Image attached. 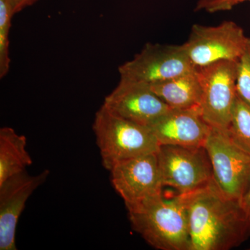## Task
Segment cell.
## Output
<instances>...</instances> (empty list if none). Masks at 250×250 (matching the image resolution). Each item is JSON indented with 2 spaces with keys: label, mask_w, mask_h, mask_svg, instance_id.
Instances as JSON below:
<instances>
[{
  "label": "cell",
  "mask_w": 250,
  "mask_h": 250,
  "mask_svg": "<svg viewBox=\"0 0 250 250\" xmlns=\"http://www.w3.org/2000/svg\"><path fill=\"white\" fill-rule=\"evenodd\" d=\"M237 95L250 106V38L237 62Z\"/></svg>",
  "instance_id": "e0dca14e"
},
{
  "label": "cell",
  "mask_w": 250,
  "mask_h": 250,
  "mask_svg": "<svg viewBox=\"0 0 250 250\" xmlns=\"http://www.w3.org/2000/svg\"><path fill=\"white\" fill-rule=\"evenodd\" d=\"M103 105L117 116L147 126L170 109L149 85L123 80L105 98Z\"/></svg>",
  "instance_id": "8fae6325"
},
{
  "label": "cell",
  "mask_w": 250,
  "mask_h": 250,
  "mask_svg": "<svg viewBox=\"0 0 250 250\" xmlns=\"http://www.w3.org/2000/svg\"><path fill=\"white\" fill-rule=\"evenodd\" d=\"M159 146L205 147L210 126L199 109H172L149 126Z\"/></svg>",
  "instance_id": "7c38bea8"
},
{
  "label": "cell",
  "mask_w": 250,
  "mask_h": 250,
  "mask_svg": "<svg viewBox=\"0 0 250 250\" xmlns=\"http://www.w3.org/2000/svg\"><path fill=\"white\" fill-rule=\"evenodd\" d=\"M246 1H250V0H246Z\"/></svg>",
  "instance_id": "44dd1931"
},
{
  "label": "cell",
  "mask_w": 250,
  "mask_h": 250,
  "mask_svg": "<svg viewBox=\"0 0 250 250\" xmlns=\"http://www.w3.org/2000/svg\"><path fill=\"white\" fill-rule=\"evenodd\" d=\"M14 16L9 0H0V78L7 75L11 60L9 57V32L11 19Z\"/></svg>",
  "instance_id": "2e32d148"
},
{
  "label": "cell",
  "mask_w": 250,
  "mask_h": 250,
  "mask_svg": "<svg viewBox=\"0 0 250 250\" xmlns=\"http://www.w3.org/2000/svg\"><path fill=\"white\" fill-rule=\"evenodd\" d=\"M246 0H198L197 11H205L208 13L229 11L236 5Z\"/></svg>",
  "instance_id": "ac0fdd59"
},
{
  "label": "cell",
  "mask_w": 250,
  "mask_h": 250,
  "mask_svg": "<svg viewBox=\"0 0 250 250\" xmlns=\"http://www.w3.org/2000/svg\"><path fill=\"white\" fill-rule=\"evenodd\" d=\"M27 138L8 126L0 129V184L26 171L32 164L27 150Z\"/></svg>",
  "instance_id": "5bb4252c"
},
{
  "label": "cell",
  "mask_w": 250,
  "mask_h": 250,
  "mask_svg": "<svg viewBox=\"0 0 250 250\" xmlns=\"http://www.w3.org/2000/svg\"><path fill=\"white\" fill-rule=\"evenodd\" d=\"M161 185L186 195L206 187L213 179L205 147L163 145L156 152Z\"/></svg>",
  "instance_id": "277c9868"
},
{
  "label": "cell",
  "mask_w": 250,
  "mask_h": 250,
  "mask_svg": "<svg viewBox=\"0 0 250 250\" xmlns=\"http://www.w3.org/2000/svg\"><path fill=\"white\" fill-rule=\"evenodd\" d=\"M150 88L172 109L200 110L202 85L196 67Z\"/></svg>",
  "instance_id": "4fadbf2b"
},
{
  "label": "cell",
  "mask_w": 250,
  "mask_h": 250,
  "mask_svg": "<svg viewBox=\"0 0 250 250\" xmlns=\"http://www.w3.org/2000/svg\"><path fill=\"white\" fill-rule=\"evenodd\" d=\"M241 201L243 208L246 210L247 214L250 218V184L249 188L247 190L246 194L242 197Z\"/></svg>",
  "instance_id": "ffe728a7"
},
{
  "label": "cell",
  "mask_w": 250,
  "mask_h": 250,
  "mask_svg": "<svg viewBox=\"0 0 250 250\" xmlns=\"http://www.w3.org/2000/svg\"><path fill=\"white\" fill-rule=\"evenodd\" d=\"M109 171L112 185L126 207L162 192L156 153L122 161Z\"/></svg>",
  "instance_id": "9c48e42d"
},
{
  "label": "cell",
  "mask_w": 250,
  "mask_h": 250,
  "mask_svg": "<svg viewBox=\"0 0 250 250\" xmlns=\"http://www.w3.org/2000/svg\"><path fill=\"white\" fill-rule=\"evenodd\" d=\"M14 15L21 12L28 6L35 4L39 0H9Z\"/></svg>",
  "instance_id": "d6986e66"
},
{
  "label": "cell",
  "mask_w": 250,
  "mask_h": 250,
  "mask_svg": "<svg viewBox=\"0 0 250 250\" xmlns=\"http://www.w3.org/2000/svg\"><path fill=\"white\" fill-rule=\"evenodd\" d=\"M93 129L108 171L122 161L156 153L160 146L149 126L117 116L104 105L95 114Z\"/></svg>",
  "instance_id": "3957f363"
},
{
  "label": "cell",
  "mask_w": 250,
  "mask_h": 250,
  "mask_svg": "<svg viewBox=\"0 0 250 250\" xmlns=\"http://www.w3.org/2000/svg\"><path fill=\"white\" fill-rule=\"evenodd\" d=\"M237 62L224 61L196 67L202 85L200 111L210 126L228 129L229 125L237 98Z\"/></svg>",
  "instance_id": "ba28073f"
},
{
  "label": "cell",
  "mask_w": 250,
  "mask_h": 250,
  "mask_svg": "<svg viewBox=\"0 0 250 250\" xmlns=\"http://www.w3.org/2000/svg\"><path fill=\"white\" fill-rule=\"evenodd\" d=\"M131 228L159 250H190L188 216L183 195L166 199L162 192L126 206Z\"/></svg>",
  "instance_id": "7a4b0ae2"
},
{
  "label": "cell",
  "mask_w": 250,
  "mask_h": 250,
  "mask_svg": "<svg viewBox=\"0 0 250 250\" xmlns=\"http://www.w3.org/2000/svg\"><path fill=\"white\" fill-rule=\"evenodd\" d=\"M193 68L183 45L147 43L132 60L121 65L118 70L121 80L150 86Z\"/></svg>",
  "instance_id": "52a82bcc"
},
{
  "label": "cell",
  "mask_w": 250,
  "mask_h": 250,
  "mask_svg": "<svg viewBox=\"0 0 250 250\" xmlns=\"http://www.w3.org/2000/svg\"><path fill=\"white\" fill-rule=\"evenodd\" d=\"M205 147L219 188L228 196L241 200L250 184V153L231 139L228 129L214 126Z\"/></svg>",
  "instance_id": "5b68a950"
},
{
  "label": "cell",
  "mask_w": 250,
  "mask_h": 250,
  "mask_svg": "<svg viewBox=\"0 0 250 250\" xmlns=\"http://www.w3.org/2000/svg\"><path fill=\"white\" fill-rule=\"evenodd\" d=\"M49 175L45 170L37 175L27 171L9 177L0 184V250H16L18 220L28 199Z\"/></svg>",
  "instance_id": "30bf717a"
},
{
  "label": "cell",
  "mask_w": 250,
  "mask_h": 250,
  "mask_svg": "<svg viewBox=\"0 0 250 250\" xmlns=\"http://www.w3.org/2000/svg\"><path fill=\"white\" fill-rule=\"evenodd\" d=\"M188 216L191 250H228L250 237V218L241 200L228 196L214 179L183 195Z\"/></svg>",
  "instance_id": "6da1fadb"
},
{
  "label": "cell",
  "mask_w": 250,
  "mask_h": 250,
  "mask_svg": "<svg viewBox=\"0 0 250 250\" xmlns=\"http://www.w3.org/2000/svg\"><path fill=\"white\" fill-rule=\"evenodd\" d=\"M249 39L236 23L225 21L214 27L194 24L183 45L192 65L202 67L224 61L237 62Z\"/></svg>",
  "instance_id": "8992f818"
},
{
  "label": "cell",
  "mask_w": 250,
  "mask_h": 250,
  "mask_svg": "<svg viewBox=\"0 0 250 250\" xmlns=\"http://www.w3.org/2000/svg\"><path fill=\"white\" fill-rule=\"evenodd\" d=\"M231 139L250 153V106L237 95L228 128Z\"/></svg>",
  "instance_id": "9a60e30c"
}]
</instances>
